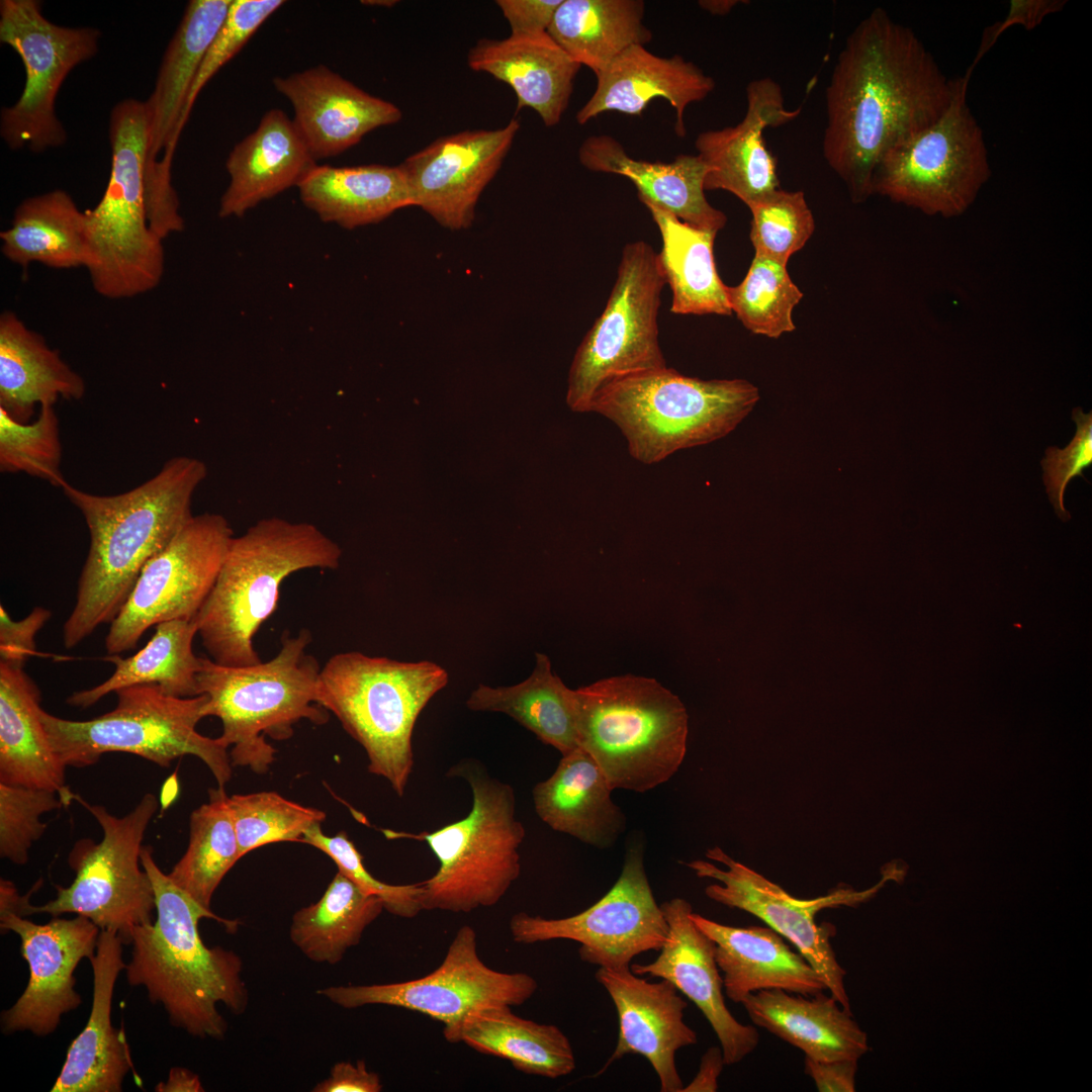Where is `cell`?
<instances>
[{"mask_svg": "<svg viewBox=\"0 0 1092 1092\" xmlns=\"http://www.w3.org/2000/svg\"><path fill=\"white\" fill-rule=\"evenodd\" d=\"M959 79H948L908 26L876 8L847 35L825 91L822 152L851 200L872 194L874 172L893 148L932 124Z\"/></svg>", "mask_w": 1092, "mask_h": 1092, "instance_id": "6da1fadb", "label": "cell"}, {"mask_svg": "<svg viewBox=\"0 0 1092 1092\" xmlns=\"http://www.w3.org/2000/svg\"><path fill=\"white\" fill-rule=\"evenodd\" d=\"M206 476L203 461L177 456L152 478L114 495L63 483L61 489L81 512L90 536L76 603L63 627L66 648L76 647L100 625L114 620L145 565L194 516L193 495Z\"/></svg>", "mask_w": 1092, "mask_h": 1092, "instance_id": "7a4b0ae2", "label": "cell"}, {"mask_svg": "<svg viewBox=\"0 0 1092 1092\" xmlns=\"http://www.w3.org/2000/svg\"><path fill=\"white\" fill-rule=\"evenodd\" d=\"M141 861L153 884L157 917L130 933L126 980L145 987L174 1026L196 1037L222 1039L228 1022L218 1004L235 1015L248 1007L243 962L233 950L205 945L198 922L210 918L234 930L238 921L201 907L176 886L155 861L151 846L143 847Z\"/></svg>", "mask_w": 1092, "mask_h": 1092, "instance_id": "3957f363", "label": "cell"}, {"mask_svg": "<svg viewBox=\"0 0 1092 1092\" xmlns=\"http://www.w3.org/2000/svg\"><path fill=\"white\" fill-rule=\"evenodd\" d=\"M341 556L340 546L306 522L268 517L234 536L195 617L210 658L226 666L260 662L253 639L276 610L283 580L302 569H337Z\"/></svg>", "mask_w": 1092, "mask_h": 1092, "instance_id": "277c9868", "label": "cell"}, {"mask_svg": "<svg viewBox=\"0 0 1092 1092\" xmlns=\"http://www.w3.org/2000/svg\"><path fill=\"white\" fill-rule=\"evenodd\" d=\"M579 747L611 787L645 793L669 781L686 753L689 716L655 678L624 674L573 690Z\"/></svg>", "mask_w": 1092, "mask_h": 1092, "instance_id": "5b68a950", "label": "cell"}, {"mask_svg": "<svg viewBox=\"0 0 1092 1092\" xmlns=\"http://www.w3.org/2000/svg\"><path fill=\"white\" fill-rule=\"evenodd\" d=\"M758 399L757 387L745 379L703 380L665 366L609 379L589 413L613 422L629 454L651 465L727 436Z\"/></svg>", "mask_w": 1092, "mask_h": 1092, "instance_id": "8992f818", "label": "cell"}, {"mask_svg": "<svg viewBox=\"0 0 1092 1092\" xmlns=\"http://www.w3.org/2000/svg\"><path fill=\"white\" fill-rule=\"evenodd\" d=\"M448 679L432 661L337 653L321 668L317 702L364 748L368 771L402 797L414 767L416 722Z\"/></svg>", "mask_w": 1092, "mask_h": 1092, "instance_id": "52a82bcc", "label": "cell"}, {"mask_svg": "<svg viewBox=\"0 0 1092 1092\" xmlns=\"http://www.w3.org/2000/svg\"><path fill=\"white\" fill-rule=\"evenodd\" d=\"M310 642L306 629L296 636L286 634L275 657L246 666L221 665L201 657L198 693L208 698L206 717L221 721L219 737L232 747L233 765L264 774L276 752L265 736L288 739L293 725L302 719L314 724L328 721V711L317 702L322 667L306 652Z\"/></svg>", "mask_w": 1092, "mask_h": 1092, "instance_id": "ba28073f", "label": "cell"}, {"mask_svg": "<svg viewBox=\"0 0 1092 1092\" xmlns=\"http://www.w3.org/2000/svg\"><path fill=\"white\" fill-rule=\"evenodd\" d=\"M449 772L470 786L472 806L464 818L432 832L385 833L425 841L439 861L437 872L421 882L423 910L468 913L497 904L519 878L526 831L516 817L512 786L475 760Z\"/></svg>", "mask_w": 1092, "mask_h": 1092, "instance_id": "9c48e42d", "label": "cell"}, {"mask_svg": "<svg viewBox=\"0 0 1092 1092\" xmlns=\"http://www.w3.org/2000/svg\"><path fill=\"white\" fill-rule=\"evenodd\" d=\"M111 170L105 191L85 210L94 290L109 299L156 288L165 268L163 240L150 228L145 172L149 119L145 101L117 102L109 116Z\"/></svg>", "mask_w": 1092, "mask_h": 1092, "instance_id": "30bf717a", "label": "cell"}, {"mask_svg": "<svg viewBox=\"0 0 1092 1092\" xmlns=\"http://www.w3.org/2000/svg\"><path fill=\"white\" fill-rule=\"evenodd\" d=\"M115 694L114 709L85 721L60 718L40 708L51 746L66 766L95 764L107 752L134 754L163 767L193 755L209 768L217 787L224 788L233 774L229 746L220 737L196 730L206 717V695L172 697L153 685L131 686Z\"/></svg>", "mask_w": 1092, "mask_h": 1092, "instance_id": "8fae6325", "label": "cell"}, {"mask_svg": "<svg viewBox=\"0 0 1092 1092\" xmlns=\"http://www.w3.org/2000/svg\"><path fill=\"white\" fill-rule=\"evenodd\" d=\"M96 819L102 839L77 841L68 856L75 872L69 887L55 885L57 897L41 906L29 903L34 888L23 896L15 913L28 916L48 913L53 917L75 913L90 919L100 930L116 932L129 943L133 928L154 921L155 892L141 861L147 828L159 808L154 794H146L126 815L116 817L102 805L90 804L73 794Z\"/></svg>", "mask_w": 1092, "mask_h": 1092, "instance_id": "7c38bea8", "label": "cell"}, {"mask_svg": "<svg viewBox=\"0 0 1092 1092\" xmlns=\"http://www.w3.org/2000/svg\"><path fill=\"white\" fill-rule=\"evenodd\" d=\"M969 78H959L946 110L888 152L878 164L873 194L946 218L964 214L991 176L983 130L967 104Z\"/></svg>", "mask_w": 1092, "mask_h": 1092, "instance_id": "4fadbf2b", "label": "cell"}, {"mask_svg": "<svg viewBox=\"0 0 1092 1092\" xmlns=\"http://www.w3.org/2000/svg\"><path fill=\"white\" fill-rule=\"evenodd\" d=\"M664 285L652 247L627 244L606 306L571 362L566 403L573 412L589 413L596 392L613 377L666 366L658 339Z\"/></svg>", "mask_w": 1092, "mask_h": 1092, "instance_id": "5bb4252c", "label": "cell"}, {"mask_svg": "<svg viewBox=\"0 0 1092 1092\" xmlns=\"http://www.w3.org/2000/svg\"><path fill=\"white\" fill-rule=\"evenodd\" d=\"M100 31L57 25L37 0H1L0 41L12 48L25 70L19 99L1 110L0 134L11 150L43 152L67 134L56 114V97L69 73L98 52Z\"/></svg>", "mask_w": 1092, "mask_h": 1092, "instance_id": "9a60e30c", "label": "cell"}, {"mask_svg": "<svg viewBox=\"0 0 1092 1092\" xmlns=\"http://www.w3.org/2000/svg\"><path fill=\"white\" fill-rule=\"evenodd\" d=\"M537 988V981L529 974L504 973L484 964L475 930L463 925L441 965L424 977L389 984L332 986L316 993L346 1009L387 1005L420 1012L441 1022L449 1041L472 1015L488 1008L522 1005Z\"/></svg>", "mask_w": 1092, "mask_h": 1092, "instance_id": "2e32d148", "label": "cell"}, {"mask_svg": "<svg viewBox=\"0 0 1092 1092\" xmlns=\"http://www.w3.org/2000/svg\"><path fill=\"white\" fill-rule=\"evenodd\" d=\"M234 537L219 514L193 516L143 568L105 637L108 654L134 648L152 626L196 617L220 571Z\"/></svg>", "mask_w": 1092, "mask_h": 1092, "instance_id": "e0dca14e", "label": "cell"}, {"mask_svg": "<svg viewBox=\"0 0 1092 1092\" xmlns=\"http://www.w3.org/2000/svg\"><path fill=\"white\" fill-rule=\"evenodd\" d=\"M509 925L517 943L573 940L580 944L581 961L610 969L630 968L636 956L659 951L668 936V924L653 896L640 843L628 849L613 887L587 909L563 918L519 912Z\"/></svg>", "mask_w": 1092, "mask_h": 1092, "instance_id": "ac0fdd59", "label": "cell"}, {"mask_svg": "<svg viewBox=\"0 0 1092 1092\" xmlns=\"http://www.w3.org/2000/svg\"><path fill=\"white\" fill-rule=\"evenodd\" d=\"M706 856L725 868L704 859L686 863L697 877L718 882L705 888L706 896L717 903L756 916L792 942L819 974L830 995L843 1008L850 1010L844 985L845 970L837 962L831 944L835 927L828 923L819 925L815 917L826 908L856 907L866 902L885 881L894 878V873L886 875L877 886L866 891L858 892L843 885L824 896L799 899L761 874L733 859L718 846L708 849Z\"/></svg>", "mask_w": 1092, "mask_h": 1092, "instance_id": "d6986e66", "label": "cell"}, {"mask_svg": "<svg viewBox=\"0 0 1092 1092\" xmlns=\"http://www.w3.org/2000/svg\"><path fill=\"white\" fill-rule=\"evenodd\" d=\"M2 933L15 932L20 953L27 962L29 980L17 1001L1 1015L4 1033L30 1031L44 1036L56 1030L61 1017L79 1007L74 972L79 963L95 956L100 928L90 919L53 917L34 923L11 911H0Z\"/></svg>", "mask_w": 1092, "mask_h": 1092, "instance_id": "ffe728a7", "label": "cell"}, {"mask_svg": "<svg viewBox=\"0 0 1092 1092\" xmlns=\"http://www.w3.org/2000/svg\"><path fill=\"white\" fill-rule=\"evenodd\" d=\"M520 122L496 129L464 130L441 136L407 157L401 168L414 206L452 231L471 225L480 194L508 155Z\"/></svg>", "mask_w": 1092, "mask_h": 1092, "instance_id": "44dd1931", "label": "cell"}, {"mask_svg": "<svg viewBox=\"0 0 1092 1092\" xmlns=\"http://www.w3.org/2000/svg\"><path fill=\"white\" fill-rule=\"evenodd\" d=\"M660 907L668 924L667 940L655 961L632 964L630 970L667 980L686 995L717 1035L725 1065L738 1064L756 1049L759 1035L753 1025L737 1021L725 1004L715 943L692 920L689 901L672 898Z\"/></svg>", "mask_w": 1092, "mask_h": 1092, "instance_id": "7402d4cb", "label": "cell"}, {"mask_svg": "<svg viewBox=\"0 0 1092 1092\" xmlns=\"http://www.w3.org/2000/svg\"><path fill=\"white\" fill-rule=\"evenodd\" d=\"M595 976L611 997L619 1021L615 1051L600 1072L627 1055H640L655 1071L661 1092H680L675 1053L698 1039L684 1021L687 1002L676 988L664 979L648 982L630 968H599Z\"/></svg>", "mask_w": 1092, "mask_h": 1092, "instance_id": "603a6c76", "label": "cell"}, {"mask_svg": "<svg viewBox=\"0 0 1092 1092\" xmlns=\"http://www.w3.org/2000/svg\"><path fill=\"white\" fill-rule=\"evenodd\" d=\"M781 86L763 77L746 86V112L737 124L698 134L695 147L709 167L706 190H725L751 205L779 189L777 160L767 149L763 131L784 125L800 114L801 108L785 106Z\"/></svg>", "mask_w": 1092, "mask_h": 1092, "instance_id": "cb8c5ba5", "label": "cell"}, {"mask_svg": "<svg viewBox=\"0 0 1092 1092\" xmlns=\"http://www.w3.org/2000/svg\"><path fill=\"white\" fill-rule=\"evenodd\" d=\"M294 111L292 118L315 161L342 154L375 128L401 119L393 103L373 96L318 65L273 79Z\"/></svg>", "mask_w": 1092, "mask_h": 1092, "instance_id": "d4e9b609", "label": "cell"}, {"mask_svg": "<svg viewBox=\"0 0 1092 1092\" xmlns=\"http://www.w3.org/2000/svg\"><path fill=\"white\" fill-rule=\"evenodd\" d=\"M233 0L189 1L159 68L155 88L145 101L149 153L145 182L171 178L178 126L203 58L222 25Z\"/></svg>", "mask_w": 1092, "mask_h": 1092, "instance_id": "484cf974", "label": "cell"}, {"mask_svg": "<svg viewBox=\"0 0 1092 1092\" xmlns=\"http://www.w3.org/2000/svg\"><path fill=\"white\" fill-rule=\"evenodd\" d=\"M596 77L594 94L576 113L579 124L608 111L641 115L653 99L660 97L675 110L674 129L678 136L687 133L686 108L704 100L715 88L714 79L693 62L679 55L658 57L640 44L625 50Z\"/></svg>", "mask_w": 1092, "mask_h": 1092, "instance_id": "4316f807", "label": "cell"}, {"mask_svg": "<svg viewBox=\"0 0 1092 1092\" xmlns=\"http://www.w3.org/2000/svg\"><path fill=\"white\" fill-rule=\"evenodd\" d=\"M121 937L100 930L93 970V1000L88 1021L70 1044L53 1092H119L125 1075L132 1069L122 1031L111 1022V1003L122 961Z\"/></svg>", "mask_w": 1092, "mask_h": 1092, "instance_id": "83f0119b", "label": "cell"}, {"mask_svg": "<svg viewBox=\"0 0 1092 1092\" xmlns=\"http://www.w3.org/2000/svg\"><path fill=\"white\" fill-rule=\"evenodd\" d=\"M691 918L715 943V960L723 989L734 1003H742L761 990L781 989L805 996L826 990V986L799 951L770 927L725 925L698 913Z\"/></svg>", "mask_w": 1092, "mask_h": 1092, "instance_id": "f1b7e54d", "label": "cell"}, {"mask_svg": "<svg viewBox=\"0 0 1092 1092\" xmlns=\"http://www.w3.org/2000/svg\"><path fill=\"white\" fill-rule=\"evenodd\" d=\"M467 64L511 86L516 111L530 107L546 126L559 123L581 67L548 32L481 38L469 50Z\"/></svg>", "mask_w": 1092, "mask_h": 1092, "instance_id": "f546056e", "label": "cell"}, {"mask_svg": "<svg viewBox=\"0 0 1092 1092\" xmlns=\"http://www.w3.org/2000/svg\"><path fill=\"white\" fill-rule=\"evenodd\" d=\"M316 166L293 120L281 109L268 110L226 159L230 182L218 215L243 216L260 202L297 187Z\"/></svg>", "mask_w": 1092, "mask_h": 1092, "instance_id": "4dcf8cb0", "label": "cell"}, {"mask_svg": "<svg viewBox=\"0 0 1092 1092\" xmlns=\"http://www.w3.org/2000/svg\"><path fill=\"white\" fill-rule=\"evenodd\" d=\"M578 160L590 171L628 178L641 202L666 209L689 224L717 233L726 224V215L705 196L709 167L699 155H678L670 163L637 160L613 136L594 134L581 143Z\"/></svg>", "mask_w": 1092, "mask_h": 1092, "instance_id": "1f68e13d", "label": "cell"}, {"mask_svg": "<svg viewBox=\"0 0 1092 1092\" xmlns=\"http://www.w3.org/2000/svg\"><path fill=\"white\" fill-rule=\"evenodd\" d=\"M607 777L581 747L562 755L554 772L532 790L535 811L555 831L597 848L616 844L626 816Z\"/></svg>", "mask_w": 1092, "mask_h": 1092, "instance_id": "d6a6232c", "label": "cell"}, {"mask_svg": "<svg viewBox=\"0 0 1092 1092\" xmlns=\"http://www.w3.org/2000/svg\"><path fill=\"white\" fill-rule=\"evenodd\" d=\"M39 704L23 666L0 662V783L55 791L68 806L74 793L65 785L67 766L51 746Z\"/></svg>", "mask_w": 1092, "mask_h": 1092, "instance_id": "836d02e7", "label": "cell"}, {"mask_svg": "<svg viewBox=\"0 0 1092 1092\" xmlns=\"http://www.w3.org/2000/svg\"><path fill=\"white\" fill-rule=\"evenodd\" d=\"M754 1025L817 1061L858 1060L867 1050L866 1033L831 995L789 993L781 989L749 994L741 1003Z\"/></svg>", "mask_w": 1092, "mask_h": 1092, "instance_id": "e575fe53", "label": "cell"}, {"mask_svg": "<svg viewBox=\"0 0 1092 1092\" xmlns=\"http://www.w3.org/2000/svg\"><path fill=\"white\" fill-rule=\"evenodd\" d=\"M83 377L44 338L12 311L0 315V407L19 423L31 422L35 405L81 399Z\"/></svg>", "mask_w": 1092, "mask_h": 1092, "instance_id": "d590c367", "label": "cell"}, {"mask_svg": "<svg viewBox=\"0 0 1092 1092\" xmlns=\"http://www.w3.org/2000/svg\"><path fill=\"white\" fill-rule=\"evenodd\" d=\"M302 203L325 222L352 230L414 206L400 164L317 165L297 186Z\"/></svg>", "mask_w": 1092, "mask_h": 1092, "instance_id": "8d00e7d4", "label": "cell"}, {"mask_svg": "<svg viewBox=\"0 0 1092 1092\" xmlns=\"http://www.w3.org/2000/svg\"><path fill=\"white\" fill-rule=\"evenodd\" d=\"M0 239L4 257L21 267L87 268L90 261L85 211L61 189L24 199Z\"/></svg>", "mask_w": 1092, "mask_h": 1092, "instance_id": "74e56055", "label": "cell"}, {"mask_svg": "<svg viewBox=\"0 0 1092 1092\" xmlns=\"http://www.w3.org/2000/svg\"><path fill=\"white\" fill-rule=\"evenodd\" d=\"M656 223L662 241L657 253L661 274L672 293L675 314L730 315L726 286L717 271L714 241L717 232L689 224L670 211L642 202Z\"/></svg>", "mask_w": 1092, "mask_h": 1092, "instance_id": "f35d334b", "label": "cell"}, {"mask_svg": "<svg viewBox=\"0 0 1092 1092\" xmlns=\"http://www.w3.org/2000/svg\"><path fill=\"white\" fill-rule=\"evenodd\" d=\"M148 643L133 655L123 658L108 654L104 659L114 664L113 673L103 682L74 692L67 704L88 708L110 693L138 685H153L172 697L198 696L197 673L201 657L193 652L197 630L192 620H171L155 626Z\"/></svg>", "mask_w": 1092, "mask_h": 1092, "instance_id": "ab89813d", "label": "cell"}, {"mask_svg": "<svg viewBox=\"0 0 1092 1092\" xmlns=\"http://www.w3.org/2000/svg\"><path fill=\"white\" fill-rule=\"evenodd\" d=\"M460 1041L480 1054L505 1059L525 1074L556 1079L575 1069L571 1043L559 1027L522 1018L510 1006L469 1017L449 1040Z\"/></svg>", "mask_w": 1092, "mask_h": 1092, "instance_id": "60d3db41", "label": "cell"}, {"mask_svg": "<svg viewBox=\"0 0 1092 1092\" xmlns=\"http://www.w3.org/2000/svg\"><path fill=\"white\" fill-rule=\"evenodd\" d=\"M472 711L504 713L566 755L579 747L573 690L554 674L547 655L536 653L531 675L510 687L479 685L466 701Z\"/></svg>", "mask_w": 1092, "mask_h": 1092, "instance_id": "b9f144b4", "label": "cell"}, {"mask_svg": "<svg viewBox=\"0 0 1092 1092\" xmlns=\"http://www.w3.org/2000/svg\"><path fill=\"white\" fill-rule=\"evenodd\" d=\"M644 8L641 0H563L547 32L596 75L628 48L652 39Z\"/></svg>", "mask_w": 1092, "mask_h": 1092, "instance_id": "7bdbcfd3", "label": "cell"}, {"mask_svg": "<svg viewBox=\"0 0 1092 1092\" xmlns=\"http://www.w3.org/2000/svg\"><path fill=\"white\" fill-rule=\"evenodd\" d=\"M383 910L380 898L338 871L317 902L294 913L289 936L310 961L336 965Z\"/></svg>", "mask_w": 1092, "mask_h": 1092, "instance_id": "ee69618b", "label": "cell"}, {"mask_svg": "<svg viewBox=\"0 0 1092 1092\" xmlns=\"http://www.w3.org/2000/svg\"><path fill=\"white\" fill-rule=\"evenodd\" d=\"M208 793V802L190 815L187 849L168 876L197 904L210 910L216 888L241 856L224 788Z\"/></svg>", "mask_w": 1092, "mask_h": 1092, "instance_id": "f6af8a7d", "label": "cell"}, {"mask_svg": "<svg viewBox=\"0 0 1092 1092\" xmlns=\"http://www.w3.org/2000/svg\"><path fill=\"white\" fill-rule=\"evenodd\" d=\"M726 293L732 312L753 334L779 338L796 329L792 312L803 292L787 264L754 254L744 279Z\"/></svg>", "mask_w": 1092, "mask_h": 1092, "instance_id": "bcb514c9", "label": "cell"}, {"mask_svg": "<svg viewBox=\"0 0 1092 1092\" xmlns=\"http://www.w3.org/2000/svg\"><path fill=\"white\" fill-rule=\"evenodd\" d=\"M241 858L260 846L302 842L304 833L326 819L322 810L285 799L275 792L229 796Z\"/></svg>", "mask_w": 1092, "mask_h": 1092, "instance_id": "7dc6e473", "label": "cell"}, {"mask_svg": "<svg viewBox=\"0 0 1092 1092\" xmlns=\"http://www.w3.org/2000/svg\"><path fill=\"white\" fill-rule=\"evenodd\" d=\"M62 443L54 405L39 406L34 421L19 423L0 407V470L23 472L60 487L66 480L61 470Z\"/></svg>", "mask_w": 1092, "mask_h": 1092, "instance_id": "c3c4849f", "label": "cell"}, {"mask_svg": "<svg viewBox=\"0 0 1092 1092\" xmlns=\"http://www.w3.org/2000/svg\"><path fill=\"white\" fill-rule=\"evenodd\" d=\"M750 241L755 254L787 264L815 230L803 191L777 189L748 206Z\"/></svg>", "mask_w": 1092, "mask_h": 1092, "instance_id": "681fc988", "label": "cell"}, {"mask_svg": "<svg viewBox=\"0 0 1092 1092\" xmlns=\"http://www.w3.org/2000/svg\"><path fill=\"white\" fill-rule=\"evenodd\" d=\"M65 806L55 791L0 783V855L15 864L28 861L32 844L44 833L41 815Z\"/></svg>", "mask_w": 1092, "mask_h": 1092, "instance_id": "f907efd6", "label": "cell"}, {"mask_svg": "<svg viewBox=\"0 0 1092 1092\" xmlns=\"http://www.w3.org/2000/svg\"><path fill=\"white\" fill-rule=\"evenodd\" d=\"M302 842L330 856L338 870L364 893L380 898L390 914L414 918L423 910L422 883L390 885L377 880L365 868L361 853L346 832L329 836L322 831L321 824H315L304 833Z\"/></svg>", "mask_w": 1092, "mask_h": 1092, "instance_id": "816d5d0a", "label": "cell"}, {"mask_svg": "<svg viewBox=\"0 0 1092 1092\" xmlns=\"http://www.w3.org/2000/svg\"><path fill=\"white\" fill-rule=\"evenodd\" d=\"M283 0H233L226 17L211 41L187 97L178 132L181 133L195 99L217 71L234 58Z\"/></svg>", "mask_w": 1092, "mask_h": 1092, "instance_id": "f5cc1de1", "label": "cell"}, {"mask_svg": "<svg viewBox=\"0 0 1092 1092\" xmlns=\"http://www.w3.org/2000/svg\"><path fill=\"white\" fill-rule=\"evenodd\" d=\"M1077 432L1065 449L1049 447L1041 460L1043 481L1055 512L1063 522L1071 519L1064 506V494L1070 480L1083 477V471L1092 463V413L1084 414L1081 407L1072 412Z\"/></svg>", "mask_w": 1092, "mask_h": 1092, "instance_id": "db71d44e", "label": "cell"}, {"mask_svg": "<svg viewBox=\"0 0 1092 1092\" xmlns=\"http://www.w3.org/2000/svg\"><path fill=\"white\" fill-rule=\"evenodd\" d=\"M51 617L49 610L35 607L25 618L15 621L1 605L0 662L23 666L30 656L35 655L36 634Z\"/></svg>", "mask_w": 1092, "mask_h": 1092, "instance_id": "11a10c76", "label": "cell"}, {"mask_svg": "<svg viewBox=\"0 0 1092 1092\" xmlns=\"http://www.w3.org/2000/svg\"><path fill=\"white\" fill-rule=\"evenodd\" d=\"M1065 5V0H1011L1004 19L985 30L981 47L970 67L975 68L981 58L993 47L1007 28L1020 25L1026 30H1032L1046 16L1060 12Z\"/></svg>", "mask_w": 1092, "mask_h": 1092, "instance_id": "9f6ffc18", "label": "cell"}, {"mask_svg": "<svg viewBox=\"0 0 1092 1092\" xmlns=\"http://www.w3.org/2000/svg\"><path fill=\"white\" fill-rule=\"evenodd\" d=\"M563 0H497L511 34L527 35L547 32Z\"/></svg>", "mask_w": 1092, "mask_h": 1092, "instance_id": "6f0895ef", "label": "cell"}, {"mask_svg": "<svg viewBox=\"0 0 1092 1092\" xmlns=\"http://www.w3.org/2000/svg\"><path fill=\"white\" fill-rule=\"evenodd\" d=\"M383 1086L377 1073L369 1071L364 1061L336 1063L328 1078L318 1082L313 1092H380Z\"/></svg>", "mask_w": 1092, "mask_h": 1092, "instance_id": "680465c9", "label": "cell"}, {"mask_svg": "<svg viewBox=\"0 0 1092 1092\" xmlns=\"http://www.w3.org/2000/svg\"><path fill=\"white\" fill-rule=\"evenodd\" d=\"M857 1060L817 1061L805 1057L804 1071L820 1092H853Z\"/></svg>", "mask_w": 1092, "mask_h": 1092, "instance_id": "91938a15", "label": "cell"}, {"mask_svg": "<svg viewBox=\"0 0 1092 1092\" xmlns=\"http://www.w3.org/2000/svg\"><path fill=\"white\" fill-rule=\"evenodd\" d=\"M725 1063L721 1048L712 1046L702 1057L699 1071L680 1092H715Z\"/></svg>", "mask_w": 1092, "mask_h": 1092, "instance_id": "94428289", "label": "cell"}, {"mask_svg": "<svg viewBox=\"0 0 1092 1092\" xmlns=\"http://www.w3.org/2000/svg\"><path fill=\"white\" fill-rule=\"evenodd\" d=\"M155 1090L158 1092H202L204 1088L197 1074L185 1068L175 1067L170 1070L168 1079L160 1082Z\"/></svg>", "mask_w": 1092, "mask_h": 1092, "instance_id": "6125c7cd", "label": "cell"}, {"mask_svg": "<svg viewBox=\"0 0 1092 1092\" xmlns=\"http://www.w3.org/2000/svg\"><path fill=\"white\" fill-rule=\"evenodd\" d=\"M741 1L738 0H702L699 6L713 15L728 14Z\"/></svg>", "mask_w": 1092, "mask_h": 1092, "instance_id": "be15d7a7", "label": "cell"}, {"mask_svg": "<svg viewBox=\"0 0 1092 1092\" xmlns=\"http://www.w3.org/2000/svg\"><path fill=\"white\" fill-rule=\"evenodd\" d=\"M361 3L364 4V5H369V6L390 7V6L395 5L397 3V1H394V0H367V1H361Z\"/></svg>", "mask_w": 1092, "mask_h": 1092, "instance_id": "e7e4bbea", "label": "cell"}]
</instances>
